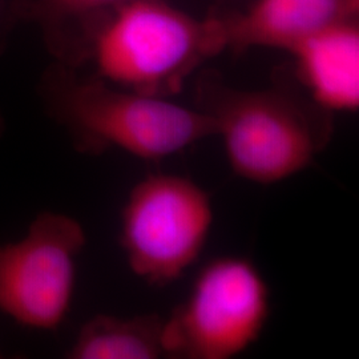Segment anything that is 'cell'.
<instances>
[{"label": "cell", "mask_w": 359, "mask_h": 359, "mask_svg": "<svg viewBox=\"0 0 359 359\" xmlns=\"http://www.w3.org/2000/svg\"><path fill=\"white\" fill-rule=\"evenodd\" d=\"M40 95L48 115L81 154L118 148L160 160L216 135L215 121L198 108L120 88L100 77L79 76L60 63L43 75Z\"/></svg>", "instance_id": "1"}, {"label": "cell", "mask_w": 359, "mask_h": 359, "mask_svg": "<svg viewBox=\"0 0 359 359\" xmlns=\"http://www.w3.org/2000/svg\"><path fill=\"white\" fill-rule=\"evenodd\" d=\"M225 50L224 19H198L168 0H130L96 31L87 62L109 84L169 99Z\"/></svg>", "instance_id": "2"}, {"label": "cell", "mask_w": 359, "mask_h": 359, "mask_svg": "<svg viewBox=\"0 0 359 359\" xmlns=\"http://www.w3.org/2000/svg\"><path fill=\"white\" fill-rule=\"evenodd\" d=\"M198 109L210 116L233 172L261 185L313 164L332 139V112L278 90H234L206 79Z\"/></svg>", "instance_id": "3"}, {"label": "cell", "mask_w": 359, "mask_h": 359, "mask_svg": "<svg viewBox=\"0 0 359 359\" xmlns=\"http://www.w3.org/2000/svg\"><path fill=\"white\" fill-rule=\"evenodd\" d=\"M269 316V286L255 264L219 257L203 268L187 299L164 320L165 355L234 358L256 344Z\"/></svg>", "instance_id": "4"}, {"label": "cell", "mask_w": 359, "mask_h": 359, "mask_svg": "<svg viewBox=\"0 0 359 359\" xmlns=\"http://www.w3.org/2000/svg\"><path fill=\"white\" fill-rule=\"evenodd\" d=\"M212 224L213 205L200 185L176 175L147 176L121 212L129 269L154 286L177 281L201 255Z\"/></svg>", "instance_id": "5"}, {"label": "cell", "mask_w": 359, "mask_h": 359, "mask_svg": "<svg viewBox=\"0 0 359 359\" xmlns=\"http://www.w3.org/2000/svg\"><path fill=\"white\" fill-rule=\"evenodd\" d=\"M86 244L75 218L38 215L22 240L0 245V311L29 329L57 330L72 305Z\"/></svg>", "instance_id": "6"}, {"label": "cell", "mask_w": 359, "mask_h": 359, "mask_svg": "<svg viewBox=\"0 0 359 359\" xmlns=\"http://www.w3.org/2000/svg\"><path fill=\"white\" fill-rule=\"evenodd\" d=\"M359 0H256L245 13L224 18L228 50L295 44L326 27L358 19Z\"/></svg>", "instance_id": "7"}, {"label": "cell", "mask_w": 359, "mask_h": 359, "mask_svg": "<svg viewBox=\"0 0 359 359\" xmlns=\"http://www.w3.org/2000/svg\"><path fill=\"white\" fill-rule=\"evenodd\" d=\"M289 52L313 103L327 112L358 111V19L326 27Z\"/></svg>", "instance_id": "8"}, {"label": "cell", "mask_w": 359, "mask_h": 359, "mask_svg": "<svg viewBox=\"0 0 359 359\" xmlns=\"http://www.w3.org/2000/svg\"><path fill=\"white\" fill-rule=\"evenodd\" d=\"M130 0H28L13 6L15 16L35 22L60 65L87 62L96 31Z\"/></svg>", "instance_id": "9"}, {"label": "cell", "mask_w": 359, "mask_h": 359, "mask_svg": "<svg viewBox=\"0 0 359 359\" xmlns=\"http://www.w3.org/2000/svg\"><path fill=\"white\" fill-rule=\"evenodd\" d=\"M164 320L157 314L121 318L97 314L86 322L65 357L69 359L167 358Z\"/></svg>", "instance_id": "10"}, {"label": "cell", "mask_w": 359, "mask_h": 359, "mask_svg": "<svg viewBox=\"0 0 359 359\" xmlns=\"http://www.w3.org/2000/svg\"><path fill=\"white\" fill-rule=\"evenodd\" d=\"M4 20H6V13L3 11V4L0 1V50L3 46V31H4Z\"/></svg>", "instance_id": "11"}, {"label": "cell", "mask_w": 359, "mask_h": 359, "mask_svg": "<svg viewBox=\"0 0 359 359\" xmlns=\"http://www.w3.org/2000/svg\"><path fill=\"white\" fill-rule=\"evenodd\" d=\"M4 129H6V124H4V118H3L1 112H0V137H1V135L4 133Z\"/></svg>", "instance_id": "12"}, {"label": "cell", "mask_w": 359, "mask_h": 359, "mask_svg": "<svg viewBox=\"0 0 359 359\" xmlns=\"http://www.w3.org/2000/svg\"><path fill=\"white\" fill-rule=\"evenodd\" d=\"M1 357H3V355H1V351H0V358H1Z\"/></svg>", "instance_id": "13"}]
</instances>
